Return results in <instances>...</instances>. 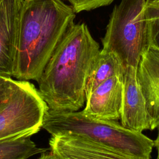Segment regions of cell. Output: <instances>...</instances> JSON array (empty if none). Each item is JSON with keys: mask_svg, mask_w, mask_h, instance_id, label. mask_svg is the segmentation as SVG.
<instances>
[{"mask_svg": "<svg viewBox=\"0 0 159 159\" xmlns=\"http://www.w3.org/2000/svg\"><path fill=\"white\" fill-rule=\"evenodd\" d=\"M100 51L86 24L74 23L68 29L37 81L50 109L72 112L84 106L87 79Z\"/></svg>", "mask_w": 159, "mask_h": 159, "instance_id": "6da1fadb", "label": "cell"}, {"mask_svg": "<svg viewBox=\"0 0 159 159\" xmlns=\"http://www.w3.org/2000/svg\"><path fill=\"white\" fill-rule=\"evenodd\" d=\"M75 17L73 9L63 0H24L12 76L37 82Z\"/></svg>", "mask_w": 159, "mask_h": 159, "instance_id": "7a4b0ae2", "label": "cell"}, {"mask_svg": "<svg viewBox=\"0 0 159 159\" xmlns=\"http://www.w3.org/2000/svg\"><path fill=\"white\" fill-rule=\"evenodd\" d=\"M42 127L52 135H68L88 139L140 159H150L153 140L142 132L123 127L116 120L97 119L83 111H46Z\"/></svg>", "mask_w": 159, "mask_h": 159, "instance_id": "3957f363", "label": "cell"}, {"mask_svg": "<svg viewBox=\"0 0 159 159\" xmlns=\"http://www.w3.org/2000/svg\"><path fill=\"white\" fill-rule=\"evenodd\" d=\"M146 1L120 0L113 8L102 39V49L114 53L124 69L137 68L147 44Z\"/></svg>", "mask_w": 159, "mask_h": 159, "instance_id": "277c9868", "label": "cell"}, {"mask_svg": "<svg viewBox=\"0 0 159 159\" xmlns=\"http://www.w3.org/2000/svg\"><path fill=\"white\" fill-rule=\"evenodd\" d=\"M48 109L33 84L17 80L8 102L0 110V141L37 133Z\"/></svg>", "mask_w": 159, "mask_h": 159, "instance_id": "5b68a950", "label": "cell"}, {"mask_svg": "<svg viewBox=\"0 0 159 159\" xmlns=\"http://www.w3.org/2000/svg\"><path fill=\"white\" fill-rule=\"evenodd\" d=\"M137 79L143 96L149 130L159 127V47L147 43L137 68Z\"/></svg>", "mask_w": 159, "mask_h": 159, "instance_id": "8992f818", "label": "cell"}, {"mask_svg": "<svg viewBox=\"0 0 159 159\" xmlns=\"http://www.w3.org/2000/svg\"><path fill=\"white\" fill-rule=\"evenodd\" d=\"M50 151L59 159H140L88 139L68 135H52Z\"/></svg>", "mask_w": 159, "mask_h": 159, "instance_id": "52a82bcc", "label": "cell"}, {"mask_svg": "<svg viewBox=\"0 0 159 159\" xmlns=\"http://www.w3.org/2000/svg\"><path fill=\"white\" fill-rule=\"evenodd\" d=\"M24 0L0 1V76L11 78Z\"/></svg>", "mask_w": 159, "mask_h": 159, "instance_id": "ba28073f", "label": "cell"}, {"mask_svg": "<svg viewBox=\"0 0 159 159\" xmlns=\"http://www.w3.org/2000/svg\"><path fill=\"white\" fill-rule=\"evenodd\" d=\"M122 82L123 96L119 119L120 124L138 132L149 130L145 102L137 79V68H125Z\"/></svg>", "mask_w": 159, "mask_h": 159, "instance_id": "9c48e42d", "label": "cell"}, {"mask_svg": "<svg viewBox=\"0 0 159 159\" xmlns=\"http://www.w3.org/2000/svg\"><path fill=\"white\" fill-rule=\"evenodd\" d=\"M123 76L109 78L99 84L85 101L83 112L100 120H119L123 96Z\"/></svg>", "mask_w": 159, "mask_h": 159, "instance_id": "30bf717a", "label": "cell"}, {"mask_svg": "<svg viewBox=\"0 0 159 159\" xmlns=\"http://www.w3.org/2000/svg\"><path fill=\"white\" fill-rule=\"evenodd\" d=\"M124 71V68L114 53L101 50L87 79L85 88L86 100L99 84L113 76H123Z\"/></svg>", "mask_w": 159, "mask_h": 159, "instance_id": "8fae6325", "label": "cell"}, {"mask_svg": "<svg viewBox=\"0 0 159 159\" xmlns=\"http://www.w3.org/2000/svg\"><path fill=\"white\" fill-rule=\"evenodd\" d=\"M47 150L48 148L37 147L30 136L0 141V159H27Z\"/></svg>", "mask_w": 159, "mask_h": 159, "instance_id": "7c38bea8", "label": "cell"}, {"mask_svg": "<svg viewBox=\"0 0 159 159\" xmlns=\"http://www.w3.org/2000/svg\"><path fill=\"white\" fill-rule=\"evenodd\" d=\"M147 43L159 47V4L145 5L144 8Z\"/></svg>", "mask_w": 159, "mask_h": 159, "instance_id": "4fadbf2b", "label": "cell"}, {"mask_svg": "<svg viewBox=\"0 0 159 159\" xmlns=\"http://www.w3.org/2000/svg\"><path fill=\"white\" fill-rule=\"evenodd\" d=\"M68 1L74 11L80 13L89 11L111 4L114 0H65Z\"/></svg>", "mask_w": 159, "mask_h": 159, "instance_id": "5bb4252c", "label": "cell"}, {"mask_svg": "<svg viewBox=\"0 0 159 159\" xmlns=\"http://www.w3.org/2000/svg\"><path fill=\"white\" fill-rule=\"evenodd\" d=\"M16 81L11 78L0 76V110L8 102L16 86Z\"/></svg>", "mask_w": 159, "mask_h": 159, "instance_id": "9a60e30c", "label": "cell"}, {"mask_svg": "<svg viewBox=\"0 0 159 159\" xmlns=\"http://www.w3.org/2000/svg\"><path fill=\"white\" fill-rule=\"evenodd\" d=\"M37 159H59L51 151L50 152H43Z\"/></svg>", "mask_w": 159, "mask_h": 159, "instance_id": "2e32d148", "label": "cell"}, {"mask_svg": "<svg viewBox=\"0 0 159 159\" xmlns=\"http://www.w3.org/2000/svg\"><path fill=\"white\" fill-rule=\"evenodd\" d=\"M157 129H158V134L155 140H153V147H155L157 152V155L156 159H159V127Z\"/></svg>", "mask_w": 159, "mask_h": 159, "instance_id": "e0dca14e", "label": "cell"}, {"mask_svg": "<svg viewBox=\"0 0 159 159\" xmlns=\"http://www.w3.org/2000/svg\"><path fill=\"white\" fill-rule=\"evenodd\" d=\"M158 1H159V0H158ZM158 1H157V2H158Z\"/></svg>", "mask_w": 159, "mask_h": 159, "instance_id": "ac0fdd59", "label": "cell"}, {"mask_svg": "<svg viewBox=\"0 0 159 159\" xmlns=\"http://www.w3.org/2000/svg\"><path fill=\"white\" fill-rule=\"evenodd\" d=\"M1 1V0H0V1Z\"/></svg>", "mask_w": 159, "mask_h": 159, "instance_id": "d6986e66", "label": "cell"}]
</instances>
